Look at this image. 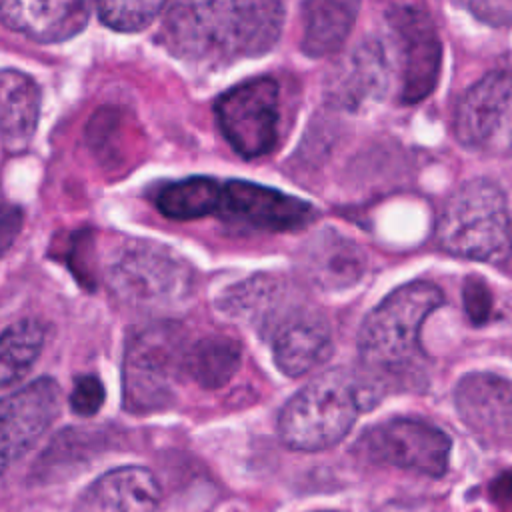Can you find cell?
<instances>
[{
	"label": "cell",
	"mask_w": 512,
	"mask_h": 512,
	"mask_svg": "<svg viewBox=\"0 0 512 512\" xmlns=\"http://www.w3.org/2000/svg\"><path fill=\"white\" fill-rule=\"evenodd\" d=\"M450 450L452 440L444 430L412 416L384 418L366 428L354 444V452L372 464L430 478L446 474Z\"/></svg>",
	"instance_id": "5"
},
{
	"label": "cell",
	"mask_w": 512,
	"mask_h": 512,
	"mask_svg": "<svg viewBox=\"0 0 512 512\" xmlns=\"http://www.w3.org/2000/svg\"><path fill=\"white\" fill-rule=\"evenodd\" d=\"M484 24L502 28L512 24V0H456Z\"/></svg>",
	"instance_id": "28"
},
{
	"label": "cell",
	"mask_w": 512,
	"mask_h": 512,
	"mask_svg": "<svg viewBox=\"0 0 512 512\" xmlns=\"http://www.w3.org/2000/svg\"><path fill=\"white\" fill-rule=\"evenodd\" d=\"M166 0H94L104 26L116 32H138L154 22Z\"/></svg>",
	"instance_id": "25"
},
{
	"label": "cell",
	"mask_w": 512,
	"mask_h": 512,
	"mask_svg": "<svg viewBox=\"0 0 512 512\" xmlns=\"http://www.w3.org/2000/svg\"><path fill=\"white\" fill-rule=\"evenodd\" d=\"M276 366L290 378L302 376L322 364L332 352L328 320L314 310H280L268 326Z\"/></svg>",
	"instance_id": "14"
},
{
	"label": "cell",
	"mask_w": 512,
	"mask_h": 512,
	"mask_svg": "<svg viewBox=\"0 0 512 512\" xmlns=\"http://www.w3.org/2000/svg\"><path fill=\"white\" fill-rule=\"evenodd\" d=\"M86 506L98 512H154L160 486L142 466H122L102 474L84 496Z\"/></svg>",
	"instance_id": "18"
},
{
	"label": "cell",
	"mask_w": 512,
	"mask_h": 512,
	"mask_svg": "<svg viewBox=\"0 0 512 512\" xmlns=\"http://www.w3.org/2000/svg\"><path fill=\"white\" fill-rule=\"evenodd\" d=\"M360 0H304L302 50L308 56L336 52L348 38Z\"/></svg>",
	"instance_id": "19"
},
{
	"label": "cell",
	"mask_w": 512,
	"mask_h": 512,
	"mask_svg": "<svg viewBox=\"0 0 512 512\" xmlns=\"http://www.w3.org/2000/svg\"><path fill=\"white\" fill-rule=\"evenodd\" d=\"M324 512H332V510H324Z\"/></svg>",
	"instance_id": "30"
},
{
	"label": "cell",
	"mask_w": 512,
	"mask_h": 512,
	"mask_svg": "<svg viewBox=\"0 0 512 512\" xmlns=\"http://www.w3.org/2000/svg\"><path fill=\"white\" fill-rule=\"evenodd\" d=\"M60 404V388L52 378H38L0 398V476L50 428Z\"/></svg>",
	"instance_id": "12"
},
{
	"label": "cell",
	"mask_w": 512,
	"mask_h": 512,
	"mask_svg": "<svg viewBox=\"0 0 512 512\" xmlns=\"http://www.w3.org/2000/svg\"><path fill=\"white\" fill-rule=\"evenodd\" d=\"M386 76V62L382 54V46L376 44H364L358 46L354 58L350 60V70L346 72V88H342V102L352 100L358 102L366 94L380 92L384 86Z\"/></svg>",
	"instance_id": "24"
},
{
	"label": "cell",
	"mask_w": 512,
	"mask_h": 512,
	"mask_svg": "<svg viewBox=\"0 0 512 512\" xmlns=\"http://www.w3.org/2000/svg\"><path fill=\"white\" fill-rule=\"evenodd\" d=\"M284 282L270 274H256L234 286H230L218 306L230 318L250 322L258 328H266L282 310Z\"/></svg>",
	"instance_id": "20"
},
{
	"label": "cell",
	"mask_w": 512,
	"mask_h": 512,
	"mask_svg": "<svg viewBox=\"0 0 512 512\" xmlns=\"http://www.w3.org/2000/svg\"><path fill=\"white\" fill-rule=\"evenodd\" d=\"M104 386L98 376H78L70 392V408L80 416H94L104 404Z\"/></svg>",
	"instance_id": "26"
},
{
	"label": "cell",
	"mask_w": 512,
	"mask_h": 512,
	"mask_svg": "<svg viewBox=\"0 0 512 512\" xmlns=\"http://www.w3.org/2000/svg\"><path fill=\"white\" fill-rule=\"evenodd\" d=\"M184 350L174 328L164 324L134 332L124 356V406L142 414L164 408L172 398V380L182 370Z\"/></svg>",
	"instance_id": "6"
},
{
	"label": "cell",
	"mask_w": 512,
	"mask_h": 512,
	"mask_svg": "<svg viewBox=\"0 0 512 512\" xmlns=\"http://www.w3.org/2000/svg\"><path fill=\"white\" fill-rule=\"evenodd\" d=\"M442 304L444 294L436 284L414 280L392 290L366 314L358 330V356L364 370L360 382L366 406L416 372L422 358L424 322Z\"/></svg>",
	"instance_id": "2"
},
{
	"label": "cell",
	"mask_w": 512,
	"mask_h": 512,
	"mask_svg": "<svg viewBox=\"0 0 512 512\" xmlns=\"http://www.w3.org/2000/svg\"><path fill=\"white\" fill-rule=\"evenodd\" d=\"M462 302L468 318L476 324L482 326L488 322L490 312H492V296L486 286V282L478 276H468L464 280L462 288Z\"/></svg>",
	"instance_id": "27"
},
{
	"label": "cell",
	"mask_w": 512,
	"mask_h": 512,
	"mask_svg": "<svg viewBox=\"0 0 512 512\" xmlns=\"http://www.w3.org/2000/svg\"><path fill=\"white\" fill-rule=\"evenodd\" d=\"M436 240L452 256L504 264L512 256V220L506 196L494 182L474 178L460 184L444 202Z\"/></svg>",
	"instance_id": "4"
},
{
	"label": "cell",
	"mask_w": 512,
	"mask_h": 512,
	"mask_svg": "<svg viewBox=\"0 0 512 512\" xmlns=\"http://www.w3.org/2000/svg\"><path fill=\"white\" fill-rule=\"evenodd\" d=\"M458 418L484 446H512V380L492 372L464 374L454 388Z\"/></svg>",
	"instance_id": "13"
},
{
	"label": "cell",
	"mask_w": 512,
	"mask_h": 512,
	"mask_svg": "<svg viewBox=\"0 0 512 512\" xmlns=\"http://www.w3.org/2000/svg\"><path fill=\"white\" fill-rule=\"evenodd\" d=\"M218 216L264 232H290L314 220V206L282 190L246 180L222 182Z\"/></svg>",
	"instance_id": "10"
},
{
	"label": "cell",
	"mask_w": 512,
	"mask_h": 512,
	"mask_svg": "<svg viewBox=\"0 0 512 512\" xmlns=\"http://www.w3.org/2000/svg\"><path fill=\"white\" fill-rule=\"evenodd\" d=\"M222 182L208 176H190L166 184L158 196V210L172 220H196L216 214Z\"/></svg>",
	"instance_id": "22"
},
{
	"label": "cell",
	"mask_w": 512,
	"mask_h": 512,
	"mask_svg": "<svg viewBox=\"0 0 512 512\" xmlns=\"http://www.w3.org/2000/svg\"><path fill=\"white\" fill-rule=\"evenodd\" d=\"M454 136L468 148H488L512 136V72L494 70L462 94Z\"/></svg>",
	"instance_id": "11"
},
{
	"label": "cell",
	"mask_w": 512,
	"mask_h": 512,
	"mask_svg": "<svg viewBox=\"0 0 512 512\" xmlns=\"http://www.w3.org/2000/svg\"><path fill=\"white\" fill-rule=\"evenodd\" d=\"M22 226V212L18 206L0 198V254H4Z\"/></svg>",
	"instance_id": "29"
},
{
	"label": "cell",
	"mask_w": 512,
	"mask_h": 512,
	"mask_svg": "<svg viewBox=\"0 0 512 512\" xmlns=\"http://www.w3.org/2000/svg\"><path fill=\"white\" fill-rule=\"evenodd\" d=\"M94 0H0V22L40 44H58L80 34Z\"/></svg>",
	"instance_id": "15"
},
{
	"label": "cell",
	"mask_w": 512,
	"mask_h": 512,
	"mask_svg": "<svg viewBox=\"0 0 512 512\" xmlns=\"http://www.w3.org/2000/svg\"><path fill=\"white\" fill-rule=\"evenodd\" d=\"M388 26L398 58L400 100H424L438 82L442 44L430 16L416 6H396L388 12Z\"/></svg>",
	"instance_id": "9"
},
{
	"label": "cell",
	"mask_w": 512,
	"mask_h": 512,
	"mask_svg": "<svg viewBox=\"0 0 512 512\" xmlns=\"http://www.w3.org/2000/svg\"><path fill=\"white\" fill-rule=\"evenodd\" d=\"M282 24V0H172L158 40L184 62L218 66L270 52Z\"/></svg>",
	"instance_id": "1"
},
{
	"label": "cell",
	"mask_w": 512,
	"mask_h": 512,
	"mask_svg": "<svg viewBox=\"0 0 512 512\" xmlns=\"http://www.w3.org/2000/svg\"><path fill=\"white\" fill-rule=\"evenodd\" d=\"M44 346V326L22 320L0 334V388L20 380L36 362Z\"/></svg>",
	"instance_id": "23"
},
{
	"label": "cell",
	"mask_w": 512,
	"mask_h": 512,
	"mask_svg": "<svg viewBox=\"0 0 512 512\" xmlns=\"http://www.w3.org/2000/svg\"><path fill=\"white\" fill-rule=\"evenodd\" d=\"M278 98V84L272 78L246 80L218 98L216 120L236 154L254 160L276 146Z\"/></svg>",
	"instance_id": "8"
},
{
	"label": "cell",
	"mask_w": 512,
	"mask_h": 512,
	"mask_svg": "<svg viewBox=\"0 0 512 512\" xmlns=\"http://www.w3.org/2000/svg\"><path fill=\"white\" fill-rule=\"evenodd\" d=\"M110 288L132 306H168L188 296L192 270L162 246L138 244L126 248L112 264Z\"/></svg>",
	"instance_id": "7"
},
{
	"label": "cell",
	"mask_w": 512,
	"mask_h": 512,
	"mask_svg": "<svg viewBox=\"0 0 512 512\" xmlns=\"http://www.w3.org/2000/svg\"><path fill=\"white\" fill-rule=\"evenodd\" d=\"M366 408L360 376L332 368L312 378L280 410L278 436L298 452H318L338 444Z\"/></svg>",
	"instance_id": "3"
},
{
	"label": "cell",
	"mask_w": 512,
	"mask_h": 512,
	"mask_svg": "<svg viewBox=\"0 0 512 512\" xmlns=\"http://www.w3.org/2000/svg\"><path fill=\"white\" fill-rule=\"evenodd\" d=\"M300 268L314 286L322 290H344L362 278L366 256L352 240L324 230L306 244L300 256Z\"/></svg>",
	"instance_id": "16"
},
{
	"label": "cell",
	"mask_w": 512,
	"mask_h": 512,
	"mask_svg": "<svg viewBox=\"0 0 512 512\" xmlns=\"http://www.w3.org/2000/svg\"><path fill=\"white\" fill-rule=\"evenodd\" d=\"M40 116V88L28 74L0 70V140L6 150L22 152L32 142Z\"/></svg>",
	"instance_id": "17"
},
{
	"label": "cell",
	"mask_w": 512,
	"mask_h": 512,
	"mask_svg": "<svg viewBox=\"0 0 512 512\" xmlns=\"http://www.w3.org/2000/svg\"><path fill=\"white\" fill-rule=\"evenodd\" d=\"M242 364L238 340L222 334L206 336L184 350L182 370L202 388L216 390L228 384Z\"/></svg>",
	"instance_id": "21"
}]
</instances>
